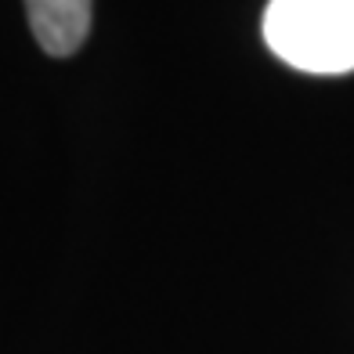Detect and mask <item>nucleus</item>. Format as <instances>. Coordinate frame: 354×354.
I'll return each instance as SVG.
<instances>
[{"label": "nucleus", "instance_id": "nucleus-2", "mask_svg": "<svg viewBox=\"0 0 354 354\" xmlns=\"http://www.w3.org/2000/svg\"><path fill=\"white\" fill-rule=\"evenodd\" d=\"M29 29L51 58H69L91 33V0H26Z\"/></svg>", "mask_w": 354, "mask_h": 354}, {"label": "nucleus", "instance_id": "nucleus-1", "mask_svg": "<svg viewBox=\"0 0 354 354\" xmlns=\"http://www.w3.org/2000/svg\"><path fill=\"white\" fill-rule=\"evenodd\" d=\"M264 40L286 66L304 73L354 69V0H271Z\"/></svg>", "mask_w": 354, "mask_h": 354}]
</instances>
